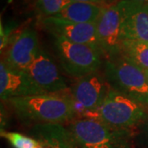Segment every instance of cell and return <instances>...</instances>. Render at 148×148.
I'll use <instances>...</instances> for the list:
<instances>
[{"label":"cell","mask_w":148,"mask_h":148,"mask_svg":"<svg viewBox=\"0 0 148 148\" xmlns=\"http://www.w3.org/2000/svg\"><path fill=\"white\" fill-rule=\"evenodd\" d=\"M147 108L111 87L106 99L95 110L82 118L94 119L110 127L132 131L147 118Z\"/></svg>","instance_id":"obj_2"},{"label":"cell","mask_w":148,"mask_h":148,"mask_svg":"<svg viewBox=\"0 0 148 148\" xmlns=\"http://www.w3.org/2000/svg\"><path fill=\"white\" fill-rule=\"evenodd\" d=\"M145 73H146V75H147V79H148V70H145Z\"/></svg>","instance_id":"obj_22"},{"label":"cell","mask_w":148,"mask_h":148,"mask_svg":"<svg viewBox=\"0 0 148 148\" xmlns=\"http://www.w3.org/2000/svg\"><path fill=\"white\" fill-rule=\"evenodd\" d=\"M68 127L78 148H132V131L110 127L97 119L77 118Z\"/></svg>","instance_id":"obj_4"},{"label":"cell","mask_w":148,"mask_h":148,"mask_svg":"<svg viewBox=\"0 0 148 148\" xmlns=\"http://www.w3.org/2000/svg\"><path fill=\"white\" fill-rule=\"evenodd\" d=\"M40 48L36 31L27 27L12 41L3 61L12 68L26 71Z\"/></svg>","instance_id":"obj_12"},{"label":"cell","mask_w":148,"mask_h":148,"mask_svg":"<svg viewBox=\"0 0 148 148\" xmlns=\"http://www.w3.org/2000/svg\"><path fill=\"white\" fill-rule=\"evenodd\" d=\"M106 7L92 3L71 2L55 16L78 23H96Z\"/></svg>","instance_id":"obj_14"},{"label":"cell","mask_w":148,"mask_h":148,"mask_svg":"<svg viewBox=\"0 0 148 148\" xmlns=\"http://www.w3.org/2000/svg\"><path fill=\"white\" fill-rule=\"evenodd\" d=\"M26 71L36 83L48 94H64L69 90V86L56 64L43 48H40Z\"/></svg>","instance_id":"obj_11"},{"label":"cell","mask_w":148,"mask_h":148,"mask_svg":"<svg viewBox=\"0 0 148 148\" xmlns=\"http://www.w3.org/2000/svg\"><path fill=\"white\" fill-rule=\"evenodd\" d=\"M111 86L100 71L77 78L72 86L71 96L81 118L95 110L106 99Z\"/></svg>","instance_id":"obj_6"},{"label":"cell","mask_w":148,"mask_h":148,"mask_svg":"<svg viewBox=\"0 0 148 148\" xmlns=\"http://www.w3.org/2000/svg\"><path fill=\"white\" fill-rule=\"evenodd\" d=\"M29 133L37 142V148H78L69 127L61 123L35 124Z\"/></svg>","instance_id":"obj_13"},{"label":"cell","mask_w":148,"mask_h":148,"mask_svg":"<svg viewBox=\"0 0 148 148\" xmlns=\"http://www.w3.org/2000/svg\"><path fill=\"white\" fill-rule=\"evenodd\" d=\"M40 25L54 37H64L72 42L90 45L103 56L95 23H78L56 16H49L40 19Z\"/></svg>","instance_id":"obj_7"},{"label":"cell","mask_w":148,"mask_h":148,"mask_svg":"<svg viewBox=\"0 0 148 148\" xmlns=\"http://www.w3.org/2000/svg\"><path fill=\"white\" fill-rule=\"evenodd\" d=\"M1 136L8 140L14 148H37L38 146L37 142L34 138L19 132L1 130Z\"/></svg>","instance_id":"obj_17"},{"label":"cell","mask_w":148,"mask_h":148,"mask_svg":"<svg viewBox=\"0 0 148 148\" xmlns=\"http://www.w3.org/2000/svg\"><path fill=\"white\" fill-rule=\"evenodd\" d=\"M104 74L113 89L148 109V79L145 70L119 55L105 61Z\"/></svg>","instance_id":"obj_3"},{"label":"cell","mask_w":148,"mask_h":148,"mask_svg":"<svg viewBox=\"0 0 148 148\" xmlns=\"http://www.w3.org/2000/svg\"><path fill=\"white\" fill-rule=\"evenodd\" d=\"M71 0H32V8L40 19L55 16L69 3Z\"/></svg>","instance_id":"obj_16"},{"label":"cell","mask_w":148,"mask_h":148,"mask_svg":"<svg viewBox=\"0 0 148 148\" xmlns=\"http://www.w3.org/2000/svg\"><path fill=\"white\" fill-rule=\"evenodd\" d=\"M95 24L104 58L121 55V13L118 3L106 7Z\"/></svg>","instance_id":"obj_8"},{"label":"cell","mask_w":148,"mask_h":148,"mask_svg":"<svg viewBox=\"0 0 148 148\" xmlns=\"http://www.w3.org/2000/svg\"><path fill=\"white\" fill-rule=\"evenodd\" d=\"M121 55L143 70H148V41H122Z\"/></svg>","instance_id":"obj_15"},{"label":"cell","mask_w":148,"mask_h":148,"mask_svg":"<svg viewBox=\"0 0 148 148\" xmlns=\"http://www.w3.org/2000/svg\"><path fill=\"white\" fill-rule=\"evenodd\" d=\"M16 115L27 124L61 123L77 115L72 96L65 94H40L8 101Z\"/></svg>","instance_id":"obj_1"},{"label":"cell","mask_w":148,"mask_h":148,"mask_svg":"<svg viewBox=\"0 0 148 148\" xmlns=\"http://www.w3.org/2000/svg\"><path fill=\"white\" fill-rule=\"evenodd\" d=\"M141 126H143V132L144 133V135L146 136V138L148 140V114L147 118L143 120V122L140 124Z\"/></svg>","instance_id":"obj_18"},{"label":"cell","mask_w":148,"mask_h":148,"mask_svg":"<svg viewBox=\"0 0 148 148\" xmlns=\"http://www.w3.org/2000/svg\"><path fill=\"white\" fill-rule=\"evenodd\" d=\"M71 1H73V2H83V3H92L107 6L105 0H71Z\"/></svg>","instance_id":"obj_19"},{"label":"cell","mask_w":148,"mask_h":148,"mask_svg":"<svg viewBox=\"0 0 148 148\" xmlns=\"http://www.w3.org/2000/svg\"><path fill=\"white\" fill-rule=\"evenodd\" d=\"M119 1H120V0H105L107 6H110L112 4H114V3H116L117 2H119Z\"/></svg>","instance_id":"obj_20"},{"label":"cell","mask_w":148,"mask_h":148,"mask_svg":"<svg viewBox=\"0 0 148 148\" xmlns=\"http://www.w3.org/2000/svg\"><path fill=\"white\" fill-rule=\"evenodd\" d=\"M121 13V39L148 41V3L133 0L117 2Z\"/></svg>","instance_id":"obj_10"},{"label":"cell","mask_w":148,"mask_h":148,"mask_svg":"<svg viewBox=\"0 0 148 148\" xmlns=\"http://www.w3.org/2000/svg\"><path fill=\"white\" fill-rule=\"evenodd\" d=\"M54 48L64 72L77 79L99 71L103 64L102 54L90 45L55 36Z\"/></svg>","instance_id":"obj_5"},{"label":"cell","mask_w":148,"mask_h":148,"mask_svg":"<svg viewBox=\"0 0 148 148\" xmlns=\"http://www.w3.org/2000/svg\"><path fill=\"white\" fill-rule=\"evenodd\" d=\"M40 94L47 93L36 83L27 71L12 68L1 60L0 97L2 101Z\"/></svg>","instance_id":"obj_9"},{"label":"cell","mask_w":148,"mask_h":148,"mask_svg":"<svg viewBox=\"0 0 148 148\" xmlns=\"http://www.w3.org/2000/svg\"><path fill=\"white\" fill-rule=\"evenodd\" d=\"M133 1L140 2V3H148V0H133Z\"/></svg>","instance_id":"obj_21"}]
</instances>
